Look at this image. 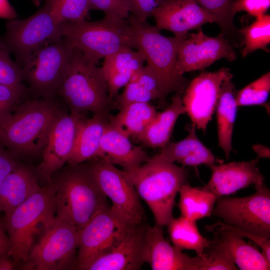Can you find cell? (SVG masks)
Returning <instances> with one entry per match:
<instances>
[{"label":"cell","instance_id":"11","mask_svg":"<svg viewBox=\"0 0 270 270\" xmlns=\"http://www.w3.org/2000/svg\"><path fill=\"white\" fill-rule=\"evenodd\" d=\"M242 198L216 199L212 214L224 224L255 235L270 238V191L264 183Z\"/></svg>","mask_w":270,"mask_h":270},{"label":"cell","instance_id":"37","mask_svg":"<svg viewBox=\"0 0 270 270\" xmlns=\"http://www.w3.org/2000/svg\"><path fill=\"white\" fill-rule=\"evenodd\" d=\"M206 251L207 252H205L202 270H238L226 249L216 240H211L210 246Z\"/></svg>","mask_w":270,"mask_h":270},{"label":"cell","instance_id":"46","mask_svg":"<svg viewBox=\"0 0 270 270\" xmlns=\"http://www.w3.org/2000/svg\"><path fill=\"white\" fill-rule=\"evenodd\" d=\"M17 14L8 0H0V18L9 20L17 18Z\"/></svg>","mask_w":270,"mask_h":270},{"label":"cell","instance_id":"42","mask_svg":"<svg viewBox=\"0 0 270 270\" xmlns=\"http://www.w3.org/2000/svg\"><path fill=\"white\" fill-rule=\"evenodd\" d=\"M270 6V0H234L232 10L234 14L246 12L255 18L266 14Z\"/></svg>","mask_w":270,"mask_h":270},{"label":"cell","instance_id":"33","mask_svg":"<svg viewBox=\"0 0 270 270\" xmlns=\"http://www.w3.org/2000/svg\"><path fill=\"white\" fill-rule=\"evenodd\" d=\"M244 38L242 56L245 58L258 50L270 52L268 46L270 44V15L264 14L256 18L250 24L239 29Z\"/></svg>","mask_w":270,"mask_h":270},{"label":"cell","instance_id":"49","mask_svg":"<svg viewBox=\"0 0 270 270\" xmlns=\"http://www.w3.org/2000/svg\"><path fill=\"white\" fill-rule=\"evenodd\" d=\"M34 5L36 6H38L40 4L41 0H31Z\"/></svg>","mask_w":270,"mask_h":270},{"label":"cell","instance_id":"29","mask_svg":"<svg viewBox=\"0 0 270 270\" xmlns=\"http://www.w3.org/2000/svg\"><path fill=\"white\" fill-rule=\"evenodd\" d=\"M156 113L149 102H132L120 107L116 116L110 115L109 122L123 130L130 137L138 140Z\"/></svg>","mask_w":270,"mask_h":270},{"label":"cell","instance_id":"44","mask_svg":"<svg viewBox=\"0 0 270 270\" xmlns=\"http://www.w3.org/2000/svg\"><path fill=\"white\" fill-rule=\"evenodd\" d=\"M18 165L14 155L0 144V186L7 176Z\"/></svg>","mask_w":270,"mask_h":270},{"label":"cell","instance_id":"12","mask_svg":"<svg viewBox=\"0 0 270 270\" xmlns=\"http://www.w3.org/2000/svg\"><path fill=\"white\" fill-rule=\"evenodd\" d=\"M131 224L112 206L102 209L78 230V252L74 270L81 268L117 244Z\"/></svg>","mask_w":270,"mask_h":270},{"label":"cell","instance_id":"36","mask_svg":"<svg viewBox=\"0 0 270 270\" xmlns=\"http://www.w3.org/2000/svg\"><path fill=\"white\" fill-rule=\"evenodd\" d=\"M10 52L0 37V83L24 88L21 68L10 56Z\"/></svg>","mask_w":270,"mask_h":270},{"label":"cell","instance_id":"31","mask_svg":"<svg viewBox=\"0 0 270 270\" xmlns=\"http://www.w3.org/2000/svg\"><path fill=\"white\" fill-rule=\"evenodd\" d=\"M178 206L181 216L192 220H198L212 215L216 198L200 188L186 183L180 188Z\"/></svg>","mask_w":270,"mask_h":270},{"label":"cell","instance_id":"48","mask_svg":"<svg viewBox=\"0 0 270 270\" xmlns=\"http://www.w3.org/2000/svg\"><path fill=\"white\" fill-rule=\"evenodd\" d=\"M252 148L257 154V159L263 158H270V149L268 146L257 144L254 145Z\"/></svg>","mask_w":270,"mask_h":270},{"label":"cell","instance_id":"34","mask_svg":"<svg viewBox=\"0 0 270 270\" xmlns=\"http://www.w3.org/2000/svg\"><path fill=\"white\" fill-rule=\"evenodd\" d=\"M270 92V72L248 84L235 93V101L238 107L265 106Z\"/></svg>","mask_w":270,"mask_h":270},{"label":"cell","instance_id":"41","mask_svg":"<svg viewBox=\"0 0 270 270\" xmlns=\"http://www.w3.org/2000/svg\"><path fill=\"white\" fill-rule=\"evenodd\" d=\"M90 10H98L104 14L114 15L124 19L128 17V0H89Z\"/></svg>","mask_w":270,"mask_h":270},{"label":"cell","instance_id":"23","mask_svg":"<svg viewBox=\"0 0 270 270\" xmlns=\"http://www.w3.org/2000/svg\"><path fill=\"white\" fill-rule=\"evenodd\" d=\"M192 124L186 138L178 142L170 140L160 148L156 154L160 158L170 162H178L182 166H196L205 164L211 167L216 163H222L216 159L211 150L199 140Z\"/></svg>","mask_w":270,"mask_h":270},{"label":"cell","instance_id":"2","mask_svg":"<svg viewBox=\"0 0 270 270\" xmlns=\"http://www.w3.org/2000/svg\"><path fill=\"white\" fill-rule=\"evenodd\" d=\"M122 172L148 206L156 223L167 226L174 218L176 196L186 183L187 170L156 154L139 166Z\"/></svg>","mask_w":270,"mask_h":270},{"label":"cell","instance_id":"4","mask_svg":"<svg viewBox=\"0 0 270 270\" xmlns=\"http://www.w3.org/2000/svg\"><path fill=\"white\" fill-rule=\"evenodd\" d=\"M61 34L72 48L96 64L122 48L138 50L136 36L128 22L114 15L106 14L95 22H62Z\"/></svg>","mask_w":270,"mask_h":270},{"label":"cell","instance_id":"20","mask_svg":"<svg viewBox=\"0 0 270 270\" xmlns=\"http://www.w3.org/2000/svg\"><path fill=\"white\" fill-rule=\"evenodd\" d=\"M162 228L156 223L146 228V262L153 270H201L204 257H192L172 246L164 238Z\"/></svg>","mask_w":270,"mask_h":270},{"label":"cell","instance_id":"21","mask_svg":"<svg viewBox=\"0 0 270 270\" xmlns=\"http://www.w3.org/2000/svg\"><path fill=\"white\" fill-rule=\"evenodd\" d=\"M97 158L120 166L123 171L136 168L150 158L142 148L131 142L123 130L109 121L101 139Z\"/></svg>","mask_w":270,"mask_h":270},{"label":"cell","instance_id":"16","mask_svg":"<svg viewBox=\"0 0 270 270\" xmlns=\"http://www.w3.org/2000/svg\"><path fill=\"white\" fill-rule=\"evenodd\" d=\"M85 113L60 114L50 131L42 150L43 159L38 166L40 176L51 182L52 175L68 162Z\"/></svg>","mask_w":270,"mask_h":270},{"label":"cell","instance_id":"43","mask_svg":"<svg viewBox=\"0 0 270 270\" xmlns=\"http://www.w3.org/2000/svg\"><path fill=\"white\" fill-rule=\"evenodd\" d=\"M165 0H128L130 12L140 20L146 21Z\"/></svg>","mask_w":270,"mask_h":270},{"label":"cell","instance_id":"47","mask_svg":"<svg viewBox=\"0 0 270 270\" xmlns=\"http://www.w3.org/2000/svg\"><path fill=\"white\" fill-rule=\"evenodd\" d=\"M18 264L8 254L0 256V270H16Z\"/></svg>","mask_w":270,"mask_h":270},{"label":"cell","instance_id":"24","mask_svg":"<svg viewBox=\"0 0 270 270\" xmlns=\"http://www.w3.org/2000/svg\"><path fill=\"white\" fill-rule=\"evenodd\" d=\"M40 188L32 172L18 164L0 186V214L10 213Z\"/></svg>","mask_w":270,"mask_h":270},{"label":"cell","instance_id":"22","mask_svg":"<svg viewBox=\"0 0 270 270\" xmlns=\"http://www.w3.org/2000/svg\"><path fill=\"white\" fill-rule=\"evenodd\" d=\"M146 58L140 50L126 46L106 57L102 68L106 78L110 100L114 98L133 76L144 66Z\"/></svg>","mask_w":270,"mask_h":270},{"label":"cell","instance_id":"27","mask_svg":"<svg viewBox=\"0 0 270 270\" xmlns=\"http://www.w3.org/2000/svg\"><path fill=\"white\" fill-rule=\"evenodd\" d=\"M108 121L109 118L99 115L84 118L68 162L69 164H78L98 157L101 139Z\"/></svg>","mask_w":270,"mask_h":270},{"label":"cell","instance_id":"10","mask_svg":"<svg viewBox=\"0 0 270 270\" xmlns=\"http://www.w3.org/2000/svg\"><path fill=\"white\" fill-rule=\"evenodd\" d=\"M78 246V229L55 218L34 245L28 260L22 263L21 268L30 270L74 269Z\"/></svg>","mask_w":270,"mask_h":270},{"label":"cell","instance_id":"5","mask_svg":"<svg viewBox=\"0 0 270 270\" xmlns=\"http://www.w3.org/2000/svg\"><path fill=\"white\" fill-rule=\"evenodd\" d=\"M58 94L69 106L70 113L90 112L109 118L111 102L102 68L74 48L68 71L58 88Z\"/></svg>","mask_w":270,"mask_h":270},{"label":"cell","instance_id":"39","mask_svg":"<svg viewBox=\"0 0 270 270\" xmlns=\"http://www.w3.org/2000/svg\"><path fill=\"white\" fill-rule=\"evenodd\" d=\"M124 87L122 92L116 98V105L119 108L132 102H149L156 100L152 94L134 79L132 78Z\"/></svg>","mask_w":270,"mask_h":270},{"label":"cell","instance_id":"19","mask_svg":"<svg viewBox=\"0 0 270 270\" xmlns=\"http://www.w3.org/2000/svg\"><path fill=\"white\" fill-rule=\"evenodd\" d=\"M258 159L248 162L220 163L210 168L212 176L207 184L200 188L216 198L235 193L251 184L256 187L264 183L258 166Z\"/></svg>","mask_w":270,"mask_h":270},{"label":"cell","instance_id":"13","mask_svg":"<svg viewBox=\"0 0 270 270\" xmlns=\"http://www.w3.org/2000/svg\"><path fill=\"white\" fill-rule=\"evenodd\" d=\"M90 166L100 188L112 202L111 206L131 224L142 222L144 210L134 186L122 170L109 161L96 158Z\"/></svg>","mask_w":270,"mask_h":270},{"label":"cell","instance_id":"35","mask_svg":"<svg viewBox=\"0 0 270 270\" xmlns=\"http://www.w3.org/2000/svg\"><path fill=\"white\" fill-rule=\"evenodd\" d=\"M52 12L60 22L86 20L88 11L89 0H49Z\"/></svg>","mask_w":270,"mask_h":270},{"label":"cell","instance_id":"25","mask_svg":"<svg viewBox=\"0 0 270 270\" xmlns=\"http://www.w3.org/2000/svg\"><path fill=\"white\" fill-rule=\"evenodd\" d=\"M214 240L228 252L232 260L241 270H269L270 262L262 252L246 242L231 230H223L214 232Z\"/></svg>","mask_w":270,"mask_h":270},{"label":"cell","instance_id":"40","mask_svg":"<svg viewBox=\"0 0 270 270\" xmlns=\"http://www.w3.org/2000/svg\"><path fill=\"white\" fill-rule=\"evenodd\" d=\"M206 228L208 231L211 232L228 230L234 232L241 238H248L260 247L264 256L268 261L270 262V240L269 238H266L255 235L236 227L226 224L220 222H218L212 225L206 226Z\"/></svg>","mask_w":270,"mask_h":270},{"label":"cell","instance_id":"17","mask_svg":"<svg viewBox=\"0 0 270 270\" xmlns=\"http://www.w3.org/2000/svg\"><path fill=\"white\" fill-rule=\"evenodd\" d=\"M143 222L134 225L108 251L97 256L80 270H138L145 261L146 232Z\"/></svg>","mask_w":270,"mask_h":270},{"label":"cell","instance_id":"30","mask_svg":"<svg viewBox=\"0 0 270 270\" xmlns=\"http://www.w3.org/2000/svg\"><path fill=\"white\" fill-rule=\"evenodd\" d=\"M167 226L170 238L175 247L181 250H194L198 256H205V250L210 246L211 240L200 234L196 221L181 216L173 218Z\"/></svg>","mask_w":270,"mask_h":270},{"label":"cell","instance_id":"9","mask_svg":"<svg viewBox=\"0 0 270 270\" xmlns=\"http://www.w3.org/2000/svg\"><path fill=\"white\" fill-rule=\"evenodd\" d=\"M74 48L63 38L34 52L21 67L23 81L38 96L52 100L68 71Z\"/></svg>","mask_w":270,"mask_h":270},{"label":"cell","instance_id":"28","mask_svg":"<svg viewBox=\"0 0 270 270\" xmlns=\"http://www.w3.org/2000/svg\"><path fill=\"white\" fill-rule=\"evenodd\" d=\"M235 86L232 78L222 84L216 107L218 146L222 148L227 159L232 150V140L236 116Z\"/></svg>","mask_w":270,"mask_h":270},{"label":"cell","instance_id":"18","mask_svg":"<svg viewBox=\"0 0 270 270\" xmlns=\"http://www.w3.org/2000/svg\"><path fill=\"white\" fill-rule=\"evenodd\" d=\"M152 16L158 29L170 31L179 38L205 24L216 22V18L194 0H165Z\"/></svg>","mask_w":270,"mask_h":270},{"label":"cell","instance_id":"15","mask_svg":"<svg viewBox=\"0 0 270 270\" xmlns=\"http://www.w3.org/2000/svg\"><path fill=\"white\" fill-rule=\"evenodd\" d=\"M232 77L230 69L223 67L214 72H202L190 82L182 102L196 128L206 132L216 107L220 86Z\"/></svg>","mask_w":270,"mask_h":270},{"label":"cell","instance_id":"38","mask_svg":"<svg viewBox=\"0 0 270 270\" xmlns=\"http://www.w3.org/2000/svg\"><path fill=\"white\" fill-rule=\"evenodd\" d=\"M26 92V88H16L0 83V125L8 119Z\"/></svg>","mask_w":270,"mask_h":270},{"label":"cell","instance_id":"6","mask_svg":"<svg viewBox=\"0 0 270 270\" xmlns=\"http://www.w3.org/2000/svg\"><path fill=\"white\" fill-rule=\"evenodd\" d=\"M54 188L52 182L2 220L10 242L8 255L18 263L28 258L36 236L55 219Z\"/></svg>","mask_w":270,"mask_h":270},{"label":"cell","instance_id":"1","mask_svg":"<svg viewBox=\"0 0 270 270\" xmlns=\"http://www.w3.org/2000/svg\"><path fill=\"white\" fill-rule=\"evenodd\" d=\"M52 182L54 188L56 218L78 230L99 211L109 206L90 163L70 164Z\"/></svg>","mask_w":270,"mask_h":270},{"label":"cell","instance_id":"7","mask_svg":"<svg viewBox=\"0 0 270 270\" xmlns=\"http://www.w3.org/2000/svg\"><path fill=\"white\" fill-rule=\"evenodd\" d=\"M128 23L136 36L137 50L143 52L146 66L161 82L168 94L174 92L183 94L190 80L176 71L180 38L163 36L156 26L150 25L146 20H140L132 14Z\"/></svg>","mask_w":270,"mask_h":270},{"label":"cell","instance_id":"14","mask_svg":"<svg viewBox=\"0 0 270 270\" xmlns=\"http://www.w3.org/2000/svg\"><path fill=\"white\" fill-rule=\"evenodd\" d=\"M234 48L222 34L210 36L200 28L196 32L188 33L180 38L176 71L183 75L184 72L202 70L222 58L232 62L237 58Z\"/></svg>","mask_w":270,"mask_h":270},{"label":"cell","instance_id":"8","mask_svg":"<svg viewBox=\"0 0 270 270\" xmlns=\"http://www.w3.org/2000/svg\"><path fill=\"white\" fill-rule=\"evenodd\" d=\"M62 24L53 14L49 0L28 18L9 20L0 37L16 62L21 68L36 50L62 38Z\"/></svg>","mask_w":270,"mask_h":270},{"label":"cell","instance_id":"45","mask_svg":"<svg viewBox=\"0 0 270 270\" xmlns=\"http://www.w3.org/2000/svg\"><path fill=\"white\" fill-rule=\"evenodd\" d=\"M10 249V238L0 218V256L6 254H8Z\"/></svg>","mask_w":270,"mask_h":270},{"label":"cell","instance_id":"32","mask_svg":"<svg viewBox=\"0 0 270 270\" xmlns=\"http://www.w3.org/2000/svg\"><path fill=\"white\" fill-rule=\"evenodd\" d=\"M198 5L212 14L220 29V34L234 47H242L244 38L234 24L232 10L234 0H194Z\"/></svg>","mask_w":270,"mask_h":270},{"label":"cell","instance_id":"26","mask_svg":"<svg viewBox=\"0 0 270 270\" xmlns=\"http://www.w3.org/2000/svg\"><path fill=\"white\" fill-rule=\"evenodd\" d=\"M185 113L182 94L176 93L170 104L163 111L157 112L138 140L148 148H162L170 140L178 116Z\"/></svg>","mask_w":270,"mask_h":270},{"label":"cell","instance_id":"3","mask_svg":"<svg viewBox=\"0 0 270 270\" xmlns=\"http://www.w3.org/2000/svg\"><path fill=\"white\" fill-rule=\"evenodd\" d=\"M50 100L20 102L0 125V144L14 156L34 154L42 150L52 125L60 114Z\"/></svg>","mask_w":270,"mask_h":270}]
</instances>
